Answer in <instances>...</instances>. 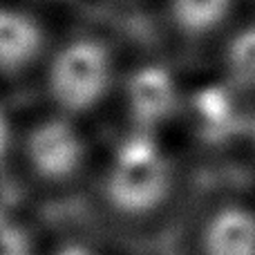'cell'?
Instances as JSON below:
<instances>
[{
  "label": "cell",
  "mask_w": 255,
  "mask_h": 255,
  "mask_svg": "<svg viewBox=\"0 0 255 255\" xmlns=\"http://www.w3.org/2000/svg\"><path fill=\"white\" fill-rule=\"evenodd\" d=\"M112 58L94 40L63 47L47 67V97L58 115L79 119L97 110L112 88Z\"/></svg>",
  "instance_id": "obj_2"
},
{
  "label": "cell",
  "mask_w": 255,
  "mask_h": 255,
  "mask_svg": "<svg viewBox=\"0 0 255 255\" xmlns=\"http://www.w3.org/2000/svg\"><path fill=\"white\" fill-rule=\"evenodd\" d=\"M13 145V132H11V121H9L7 112L0 108V166L4 159L9 157V150Z\"/></svg>",
  "instance_id": "obj_11"
},
{
  "label": "cell",
  "mask_w": 255,
  "mask_h": 255,
  "mask_svg": "<svg viewBox=\"0 0 255 255\" xmlns=\"http://www.w3.org/2000/svg\"><path fill=\"white\" fill-rule=\"evenodd\" d=\"M0 255H34V240L27 226L0 208Z\"/></svg>",
  "instance_id": "obj_9"
},
{
  "label": "cell",
  "mask_w": 255,
  "mask_h": 255,
  "mask_svg": "<svg viewBox=\"0 0 255 255\" xmlns=\"http://www.w3.org/2000/svg\"><path fill=\"white\" fill-rule=\"evenodd\" d=\"M213 79L240 103L255 108V7H251L211 52Z\"/></svg>",
  "instance_id": "obj_7"
},
{
  "label": "cell",
  "mask_w": 255,
  "mask_h": 255,
  "mask_svg": "<svg viewBox=\"0 0 255 255\" xmlns=\"http://www.w3.org/2000/svg\"><path fill=\"white\" fill-rule=\"evenodd\" d=\"M240 154L247 163H251L255 168V108H249L247 119L242 126V134H240Z\"/></svg>",
  "instance_id": "obj_10"
},
{
  "label": "cell",
  "mask_w": 255,
  "mask_h": 255,
  "mask_svg": "<svg viewBox=\"0 0 255 255\" xmlns=\"http://www.w3.org/2000/svg\"><path fill=\"white\" fill-rule=\"evenodd\" d=\"M20 154L27 172L43 186H67L88 163V141L76 119L65 115L43 117L20 136Z\"/></svg>",
  "instance_id": "obj_3"
},
{
  "label": "cell",
  "mask_w": 255,
  "mask_h": 255,
  "mask_svg": "<svg viewBox=\"0 0 255 255\" xmlns=\"http://www.w3.org/2000/svg\"><path fill=\"white\" fill-rule=\"evenodd\" d=\"M249 9V0H163L172 34L208 54Z\"/></svg>",
  "instance_id": "obj_5"
},
{
  "label": "cell",
  "mask_w": 255,
  "mask_h": 255,
  "mask_svg": "<svg viewBox=\"0 0 255 255\" xmlns=\"http://www.w3.org/2000/svg\"><path fill=\"white\" fill-rule=\"evenodd\" d=\"M193 255H255V197L222 195L199 211L190 233Z\"/></svg>",
  "instance_id": "obj_4"
},
{
  "label": "cell",
  "mask_w": 255,
  "mask_h": 255,
  "mask_svg": "<svg viewBox=\"0 0 255 255\" xmlns=\"http://www.w3.org/2000/svg\"><path fill=\"white\" fill-rule=\"evenodd\" d=\"M181 175L172 152L157 132L132 128L117 141L101 179V197L126 222L163 215L179 195Z\"/></svg>",
  "instance_id": "obj_1"
},
{
  "label": "cell",
  "mask_w": 255,
  "mask_h": 255,
  "mask_svg": "<svg viewBox=\"0 0 255 255\" xmlns=\"http://www.w3.org/2000/svg\"><path fill=\"white\" fill-rule=\"evenodd\" d=\"M43 40L36 27L25 18L0 16V74L16 76L34 65L40 56Z\"/></svg>",
  "instance_id": "obj_8"
},
{
  "label": "cell",
  "mask_w": 255,
  "mask_h": 255,
  "mask_svg": "<svg viewBox=\"0 0 255 255\" xmlns=\"http://www.w3.org/2000/svg\"><path fill=\"white\" fill-rule=\"evenodd\" d=\"M186 92L166 67H143L128 85V110L134 130L157 132L186 110Z\"/></svg>",
  "instance_id": "obj_6"
}]
</instances>
